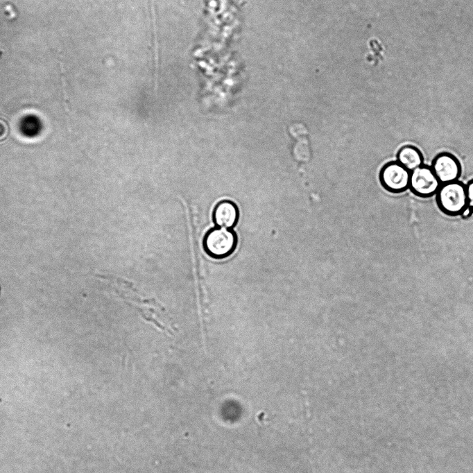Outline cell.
I'll return each instance as SVG.
<instances>
[{"label": "cell", "mask_w": 473, "mask_h": 473, "mask_svg": "<svg viewBox=\"0 0 473 473\" xmlns=\"http://www.w3.org/2000/svg\"><path fill=\"white\" fill-rule=\"evenodd\" d=\"M237 243V234L232 230L216 227L206 234L203 239V248L212 258L223 259L234 252Z\"/></svg>", "instance_id": "obj_2"}, {"label": "cell", "mask_w": 473, "mask_h": 473, "mask_svg": "<svg viewBox=\"0 0 473 473\" xmlns=\"http://www.w3.org/2000/svg\"><path fill=\"white\" fill-rule=\"evenodd\" d=\"M396 161L410 172L424 164L422 153L412 145L401 147L397 153Z\"/></svg>", "instance_id": "obj_7"}, {"label": "cell", "mask_w": 473, "mask_h": 473, "mask_svg": "<svg viewBox=\"0 0 473 473\" xmlns=\"http://www.w3.org/2000/svg\"><path fill=\"white\" fill-rule=\"evenodd\" d=\"M239 212L237 205L230 200L218 203L213 212V220L218 227L232 229L239 220Z\"/></svg>", "instance_id": "obj_6"}, {"label": "cell", "mask_w": 473, "mask_h": 473, "mask_svg": "<svg viewBox=\"0 0 473 473\" xmlns=\"http://www.w3.org/2000/svg\"><path fill=\"white\" fill-rule=\"evenodd\" d=\"M440 185L431 166L423 164L411 172L409 189L418 197L428 198L433 196Z\"/></svg>", "instance_id": "obj_4"}, {"label": "cell", "mask_w": 473, "mask_h": 473, "mask_svg": "<svg viewBox=\"0 0 473 473\" xmlns=\"http://www.w3.org/2000/svg\"><path fill=\"white\" fill-rule=\"evenodd\" d=\"M436 201L445 215L461 216L467 206L465 184L459 180L441 184L436 194Z\"/></svg>", "instance_id": "obj_1"}, {"label": "cell", "mask_w": 473, "mask_h": 473, "mask_svg": "<svg viewBox=\"0 0 473 473\" xmlns=\"http://www.w3.org/2000/svg\"><path fill=\"white\" fill-rule=\"evenodd\" d=\"M466 187L467 206L473 211V179L470 180Z\"/></svg>", "instance_id": "obj_8"}, {"label": "cell", "mask_w": 473, "mask_h": 473, "mask_svg": "<svg viewBox=\"0 0 473 473\" xmlns=\"http://www.w3.org/2000/svg\"><path fill=\"white\" fill-rule=\"evenodd\" d=\"M411 172L397 161L385 164L379 173L382 187L392 194H401L409 189Z\"/></svg>", "instance_id": "obj_3"}, {"label": "cell", "mask_w": 473, "mask_h": 473, "mask_svg": "<svg viewBox=\"0 0 473 473\" xmlns=\"http://www.w3.org/2000/svg\"><path fill=\"white\" fill-rule=\"evenodd\" d=\"M473 214V211L471 209L470 207L467 206L465 209L463 211V212L461 214V216L467 218L470 217Z\"/></svg>", "instance_id": "obj_9"}, {"label": "cell", "mask_w": 473, "mask_h": 473, "mask_svg": "<svg viewBox=\"0 0 473 473\" xmlns=\"http://www.w3.org/2000/svg\"><path fill=\"white\" fill-rule=\"evenodd\" d=\"M431 168L441 184L458 181L462 172L458 158L448 152L438 153Z\"/></svg>", "instance_id": "obj_5"}, {"label": "cell", "mask_w": 473, "mask_h": 473, "mask_svg": "<svg viewBox=\"0 0 473 473\" xmlns=\"http://www.w3.org/2000/svg\"><path fill=\"white\" fill-rule=\"evenodd\" d=\"M7 130H8V128H7V126H6V123H5L3 121L0 120V132H1L5 137H6V135H7ZM1 138H3V137H2V136H1V134H0V139H1Z\"/></svg>", "instance_id": "obj_10"}]
</instances>
